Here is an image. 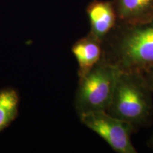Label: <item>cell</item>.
I'll return each instance as SVG.
<instances>
[{
    "label": "cell",
    "mask_w": 153,
    "mask_h": 153,
    "mask_svg": "<svg viewBox=\"0 0 153 153\" xmlns=\"http://www.w3.org/2000/svg\"><path fill=\"white\" fill-rule=\"evenodd\" d=\"M120 71L103 57L83 77L79 79L74 106L78 116L106 111Z\"/></svg>",
    "instance_id": "obj_3"
},
{
    "label": "cell",
    "mask_w": 153,
    "mask_h": 153,
    "mask_svg": "<svg viewBox=\"0 0 153 153\" xmlns=\"http://www.w3.org/2000/svg\"><path fill=\"white\" fill-rule=\"evenodd\" d=\"M118 22L137 24L153 19V0H113Z\"/></svg>",
    "instance_id": "obj_7"
},
{
    "label": "cell",
    "mask_w": 153,
    "mask_h": 153,
    "mask_svg": "<svg viewBox=\"0 0 153 153\" xmlns=\"http://www.w3.org/2000/svg\"><path fill=\"white\" fill-rule=\"evenodd\" d=\"M106 111L137 132L153 120V91L141 72H121Z\"/></svg>",
    "instance_id": "obj_2"
},
{
    "label": "cell",
    "mask_w": 153,
    "mask_h": 153,
    "mask_svg": "<svg viewBox=\"0 0 153 153\" xmlns=\"http://www.w3.org/2000/svg\"><path fill=\"white\" fill-rule=\"evenodd\" d=\"M102 45L104 58L119 71L143 73L153 65V19L137 24L118 22Z\"/></svg>",
    "instance_id": "obj_1"
},
{
    "label": "cell",
    "mask_w": 153,
    "mask_h": 153,
    "mask_svg": "<svg viewBox=\"0 0 153 153\" xmlns=\"http://www.w3.org/2000/svg\"><path fill=\"white\" fill-rule=\"evenodd\" d=\"M143 74L144 75L146 82H148L149 87L153 91V65L143 72Z\"/></svg>",
    "instance_id": "obj_9"
},
{
    "label": "cell",
    "mask_w": 153,
    "mask_h": 153,
    "mask_svg": "<svg viewBox=\"0 0 153 153\" xmlns=\"http://www.w3.org/2000/svg\"><path fill=\"white\" fill-rule=\"evenodd\" d=\"M86 11L90 24L89 33L103 43L118 22L113 1L93 0Z\"/></svg>",
    "instance_id": "obj_5"
},
{
    "label": "cell",
    "mask_w": 153,
    "mask_h": 153,
    "mask_svg": "<svg viewBox=\"0 0 153 153\" xmlns=\"http://www.w3.org/2000/svg\"><path fill=\"white\" fill-rule=\"evenodd\" d=\"M148 145V146L150 147V148L153 150V133H152V136L150 137V140H149Z\"/></svg>",
    "instance_id": "obj_10"
},
{
    "label": "cell",
    "mask_w": 153,
    "mask_h": 153,
    "mask_svg": "<svg viewBox=\"0 0 153 153\" xmlns=\"http://www.w3.org/2000/svg\"><path fill=\"white\" fill-rule=\"evenodd\" d=\"M71 51L77 62V74L80 79L90 71L102 57V42L89 33L74 42Z\"/></svg>",
    "instance_id": "obj_6"
},
{
    "label": "cell",
    "mask_w": 153,
    "mask_h": 153,
    "mask_svg": "<svg viewBox=\"0 0 153 153\" xmlns=\"http://www.w3.org/2000/svg\"><path fill=\"white\" fill-rule=\"evenodd\" d=\"M19 96L13 88L0 90V133L7 128L18 116Z\"/></svg>",
    "instance_id": "obj_8"
},
{
    "label": "cell",
    "mask_w": 153,
    "mask_h": 153,
    "mask_svg": "<svg viewBox=\"0 0 153 153\" xmlns=\"http://www.w3.org/2000/svg\"><path fill=\"white\" fill-rule=\"evenodd\" d=\"M82 124L106 141L117 153H137L131 140V135L137 133L124 120L115 117L106 111H92L79 116Z\"/></svg>",
    "instance_id": "obj_4"
}]
</instances>
